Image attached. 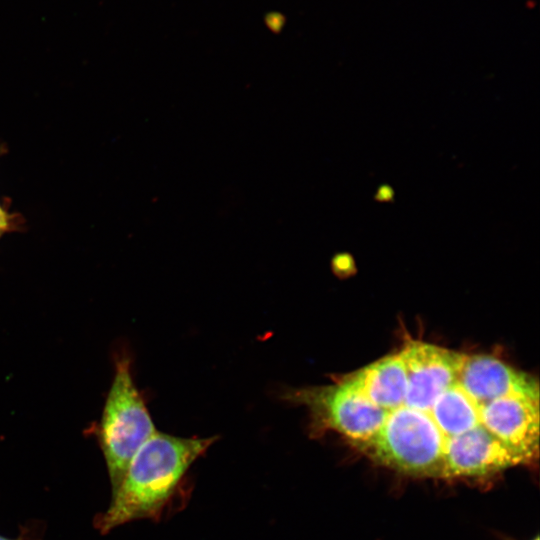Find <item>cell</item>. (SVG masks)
<instances>
[{
	"instance_id": "6da1fadb",
	"label": "cell",
	"mask_w": 540,
	"mask_h": 540,
	"mask_svg": "<svg viewBox=\"0 0 540 540\" xmlns=\"http://www.w3.org/2000/svg\"><path fill=\"white\" fill-rule=\"evenodd\" d=\"M310 430L334 431L373 461L414 476L470 477L510 448L539 451V385L487 354L423 341L331 384L289 388Z\"/></svg>"
},
{
	"instance_id": "7a4b0ae2",
	"label": "cell",
	"mask_w": 540,
	"mask_h": 540,
	"mask_svg": "<svg viewBox=\"0 0 540 540\" xmlns=\"http://www.w3.org/2000/svg\"><path fill=\"white\" fill-rule=\"evenodd\" d=\"M217 439L156 431L132 457L108 509L97 517L96 527L107 533L134 520L158 521L180 492L189 468Z\"/></svg>"
},
{
	"instance_id": "3957f363",
	"label": "cell",
	"mask_w": 540,
	"mask_h": 540,
	"mask_svg": "<svg viewBox=\"0 0 540 540\" xmlns=\"http://www.w3.org/2000/svg\"><path fill=\"white\" fill-rule=\"evenodd\" d=\"M156 431L135 385L130 357L125 352L117 355L98 433L113 491L119 486L132 457Z\"/></svg>"
},
{
	"instance_id": "277c9868",
	"label": "cell",
	"mask_w": 540,
	"mask_h": 540,
	"mask_svg": "<svg viewBox=\"0 0 540 540\" xmlns=\"http://www.w3.org/2000/svg\"><path fill=\"white\" fill-rule=\"evenodd\" d=\"M393 197V190L389 186H382L378 189L375 198L379 201H389Z\"/></svg>"
},
{
	"instance_id": "5b68a950",
	"label": "cell",
	"mask_w": 540,
	"mask_h": 540,
	"mask_svg": "<svg viewBox=\"0 0 540 540\" xmlns=\"http://www.w3.org/2000/svg\"><path fill=\"white\" fill-rule=\"evenodd\" d=\"M8 228V218L5 211L0 207V235Z\"/></svg>"
},
{
	"instance_id": "8992f818",
	"label": "cell",
	"mask_w": 540,
	"mask_h": 540,
	"mask_svg": "<svg viewBox=\"0 0 540 540\" xmlns=\"http://www.w3.org/2000/svg\"><path fill=\"white\" fill-rule=\"evenodd\" d=\"M532 540H540L538 536H536L535 538H533Z\"/></svg>"
}]
</instances>
